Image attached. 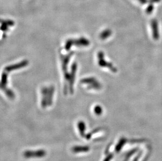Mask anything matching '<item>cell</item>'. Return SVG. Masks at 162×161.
Here are the masks:
<instances>
[{"label":"cell","mask_w":162,"mask_h":161,"mask_svg":"<svg viewBox=\"0 0 162 161\" xmlns=\"http://www.w3.org/2000/svg\"><path fill=\"white\" fill-rule=\"evenodd\" d=\"M98 57H99V63L100 65H101V67H108L114 72H115L117 71V69L113 66V65H112L111 63L107 62L104 59V55L103 53L102 52L99 53L98 55Z\"/></svg>","instance_id":"6da1fadb"},{"label":"cell","mask_w":162,"mask_h":161,"mask_svg":"<svg viewBox=\"0 0 162 161\" xmlns=\"http://www.w3.org/2000/svg\"><path fill=\"white\" fill-rule=\"evenodd\" d=\"M151 27L153 32V36L155 40L159 39V33L158 23L156 20H153L151 23Z\"/></svg>","instance_id":"7a4b0ae2"},{"label":"cell","mask_w":162,"mask_h":161,"mask_svg":"<svg viewBox=\"0 0 162 161\" xmlns=\"http://www.w3.org/2000/svg\"><path fill=\"white\" fill-rule=\"evenodd\" d=\"M112 31L110 29H106L101 33L100 38L102 39H106L111 35Z\"/></svg>","instance_id":"3957f363"},{"label":"cell","mask_w":162,"mask_h":161,"mask_svg":"<svg viewBox=\"0 0 162 161\" xmlns=\"http://www.w3.org/2000/svg\"><path fill=\"white\" fill-rule=\"evenodd\" d=\"M95 111H96V113H97V114H100L101 113V108L99 107V108H98L97 107H96V109H95Z\"/></svg>","instance_id":"277c9868"}]
</instances>
